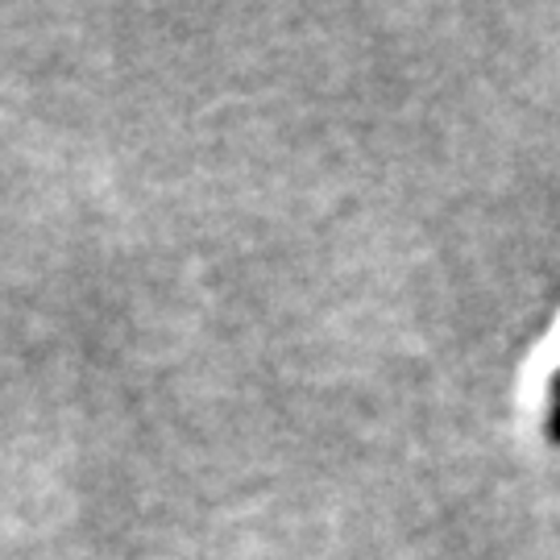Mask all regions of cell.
Segmentation results:
<instances>
[{"mask_svg":"<svg viewBox=\"0 0 560 560\" xmlns=\"http://www.w3.org/2000/svg\"><path fill=\"white\" fill-rule=\"evenodd\" d=\"M544 428H548V441L560 444V390H552V402H548V420H544Z\"/></svg>","mask_w":560,"mask_h":560,"instance_id":"1","label":"cell"}]
</instances>
